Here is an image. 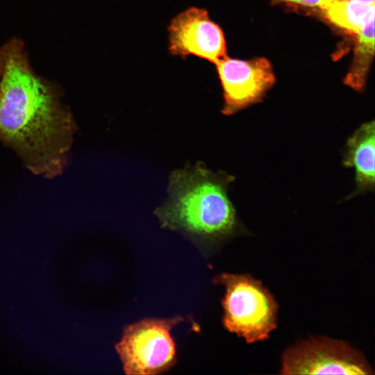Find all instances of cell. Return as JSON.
<instances>
[{"mask_svg": "<svg viewBox=\"0 0 375 375\" xmlns=\"http://www.w3.org/2000/svg\"><path fill=\"white\" fill-rule=\"evenodd\" d=\"M0 141L12 148L33 173L52 178L62 174L76 132L58 90L32 69L23 43L2 47Z\"/></svg>", "mask_w": 375, "mask_h": 375, "instance_id": "cell-1", "label": "cell"}, {"mask_svg": "<svg viewBox=\"0 0 375 375\" xmlns=\"http://www.w3.org/2000/svg\"><path fill=\"white\" fill-rule=\"evenodd\" d=\"M234 177L203 162L171 172L168 198L154 212L162 227L206 244L236 234L240 225L228 191Z\"/></svg>", "mask_w": 375, "mask_h": 375, "instance_id": "cell-2", "label": "cell"}, {"mask_svg": "<svg viewBox=\"0 0 375 375\" xmlns=\"http://www.w3.org/2000/svg\"><path fill=\"white\" fill-rule=\"evenodd\" d=\"M213 282L225 293L223 325L231 333L254 343L269 338L277 326L278 304L272 293L249 274L222 273Z\"/></svg>", "mask_w": 375, "mask_h": 375, "instance_id": "cell-3", "label": "cell"}, {"mask_svg": "<svg viewBox=\"0 0 375 375\" xmlns=\"http://www.w3.org/2000/svg\"><path fill=\"white\" fill-rule=\"evenodd\" d=\"M185 321L182 316L144 319L125 326L115 349L126 374L151 375L163 373L176 362L172 328Z\"/></svg>", "mask_w": 375, "mask_h": 375, "instance_id": "cell-4", "label": "cell"}, {"mask_svg": "<svg viewBox=\"0 0 375 375\" xmlns=\"http://www.w3.org/2000/svg\"><path fill=\"white\" fill-rule=\"evenodd\" d=\"M283 374H372L363 354L347 342L311 337L288 348L282 356Z\"/></svg>", "mask_w": 375, "mask_h": 375, "instance_id": "cell-5", "label": "cell"}, {"mask_svg": "<svg viewBox=\"0 0 375 375\" xmlns=\"http://www.w3.org/2000/svg\"><path fill=\"white\" fill-rule=\"evenodd\" d=\"M215 65L223 90L222 112L225 115L261 102L276 81L272 67L265 58L244 60L226 56Z\"/></svg>", "mask_w": 375, "mask_h": 375, "instance_id": "cell-6", "label": "cell"}, {"mask_svg": "<svg viewBox=\"0 0 375 375\" xmlns=\"http://www.w3.org/2000/svg\"><path fill=\"white\" fill-rule=\"evenodd\" d=\"M168 33V49L174 56H194L214 64L226 56L224 34L203 8L192 6L176 15Z\"/></svg>", "mask_w": 375, "mask_h": 375, "instance_id": "cell-7", "label": "cell"}, {"mask_svg": "<svg viewBox=\"0 0 375 375\" xmlns=\"http://www.w3.org/2000/svg\"><path fill=\"white\" fill-rule=\"evenodd\" d=\"M374 121L361 124L347 140L342 153V164L355 171V190L347 199L373 192L375 185Z\"/></svg>", "mask_w": 375, "mask_h": 375, "instance_id": "cell-8", "label": "cell"}, {"mask_svg": "<svg viewBox=\"0 0 375 375\" xmlns=\"http://www.w3.org/2000/svg\"><path fill=\"white\" fill-rule=\"evenodd\" d=\"M356 35L352 62L344 82L356 92H362L374 56V15Z\"/></svg>", "mask_w": 375, "mask_h": 375, "instance_id": "cell-9", "label": "cell"}, {"mask_svg": "<svg viewBox=\"0 0 375 375\" xmlns=\"http://www.w3.org/2000/svg\"><path fill=\"white\" fill-rule=\"evenodd\" d=\"M374 9L375 3L356 0H335L322 10L333 24L356 34L374 15Z\"/></svg>", "mask_w": 375, "mask_h": 375, "instance_id": "cell-10", "label": "cell"}, {"mask_svg": "<svg viewBox=\"0 0 375 375\" xmlns=\"http://www.w3.org/2000/svg\"><path fill=\"white\" fill-rule=\"evenodd\" d=\"M285 3L299 4L309 7H317L322 10L335 0H276Z\"/></svg>", "mask_w": 375, "mask_h": 375, "instance_id": "cell-11", "label": "cell"}, {"mask_svg": "<svg viewBox=\"0 0 375 375\" xmlns=\"http://www.w3.org/2000/svg\"><path fill=\"white\" fill-rule=\"evenodd\" d=\"M3 60H4L3 52L2 48H1L0 49V77L1 76V73L3 71Z\"/></svg>", "mask_w": 375, "mask_h": 375, "instance_id": "cell-12", "label": "cell"}, {"mask_svg": "<svg viewBox=\"0 0 375 375\" xmlns=\"http://www.w3.org/2000/svg\"><path fill=\"white\" fill-rule=\"evenodd\" d=\"M356 1H361V2H364V3H375L374 0H356Z\"/></svg>", "mask_w": 375, "mask_h": 375, "instance_id": "cell-13", "label": "cell"}]
</instances>
